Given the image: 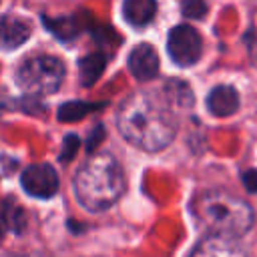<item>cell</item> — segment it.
Returning a JSON list of instances; mask_svg holds the SVG:
<instances>
[{
	"mask_svg": "<svg viewBox=\"0 0 257 257\" xmlns=\"http://www.w3.org/2000/svg\"><path fill=\"white\" fill-rule=\"evenodd\" d=\"M0 223L14 229V231H22L26 219H24V213L18 205H14L12 201H4L0 207Z\"/></svg>",
	"mask_w": 257,
	"mask_h": 257,
	"instance_id": "5bb4252c",
	"label": "cell"
},
{
	"mask_svg": "<svg viewBox=\"0 0 257 257\" xmlns=\"http://www.w3.org/2000/svg\"><path fill=\"white\" fill-rule=\"evenodd\" d=\"M126 181L122 167L110 153H96L76 171L74 193L78 203L96 213L112 207L124 193Z\"/></svg>",
	"mask_w": 257,
	"mask_h": 257,
	"instance_id": "7a4b0ae2",
	"label": "cell"
},
{
	"mask_svg": "<svg viewBox=\"0 0 257 257\" xmlns=\"http://www.w3.org/2000/svg\"><path fill=\"white\" fill-rule=\"evenodd\" d=\"M102 137H104V128H102V124H98L94 131H92V135H90V139H88V151H92L100 141H102Z\"/></svg>",
	"mask_w": 257,
	"mask_h": 257,
	"instance_id": "ac0fdd59",
	"label": "cell"
},
{
	"mask_svg": "<svg viewBox=\"0 0 257 257\" xmlns=\"http://www.w3.org/2000/svg\"><path fill=\"white\" fill-rule=\"evenodd\" d=\"M20 181L24 191L32 197L48 199L58 191V175L54 167H50L48 163H34L26 167Z\"/></svg>",
	"mask_w": 257,
	"mask_h": 257,
	"instance_id": "8992f818",
	"label": "cell"
},
{
	"mask_svg": "<svg viewBox=\"0 0 257 257\" xmlns=\"http://www.w3.org/2000/svg\"><path fill=\"white\" fill-rule=\"evenodd\" d=\"M239 92L229 84L215 86L207 96V108L215 116H231L239 110Z\"/></svg>",
	"mask_w": 257,
	"mask_h": 257,
	"instance_id": "9c48e42d",
	"label": "cell"
},
{
	"mask_svg": "<svg viewBox=\"0 0 257 257\" xmlns=\"http://www.w3.org/2000/svg\"><path fill=\"white\" fill-rule=\"evenodd\" d=\"M128 68L135 78L151 80L159 74V54L151 44H139L128 54Z\"/></svg>",
	"mask_w": 257,
	"mask_h": 257,
	"instance_id": "ba28073f",
	"label": "cell"
},
{
	"mask_svg": "<svg viewBox=\"0 0 257 257\" xmlns=\"http://www.w3.org/2000/svg\"><path fill=\"white\" fill-rule=\"evenodd\" d=\"M0 239H2V223H0Z\"/></svg>",
	"mask_w": 257,
	"mask_h": 257,
	"instance_id": "44dd1931",
	"label": "cell"
},
{
	"mask_svg": "<svg viewBox=\"0 0 257 257\" xmlns=\"http://www.w3.org/2000/svg\"><path fill=\"white\" fill-rule=\"evenodd\" d=\"M189 257H247L245 247L235 237L209 233L203 237Z\"/></svg>",
	"mask_w": 257,
	"mask_h": 257,
	"instance_id": "52a82bcc",
	"label": "cell"
},
{
	"mask_svg": "<svg viewBox=\"0 0 257 257\" xmlns=\"http://www.w3.org/2000/svg\"><path fill=\"white\" fill-rule=\"evenodd\" d=\"M163 98L169 104H177V106H191L193 104V92H191V88L183 80H179V78H171L163 86Z\"/></svg>",
	"mask_w": 257,
	"mask_h": 257,
	"instance_id": "4fadbf2b",
	"label": "cell"
},
{
	"mask_svg": "<svg viewBox=\"0 0 257 257\" xmlns=\"http://www.w3.org/2000/svg\"><path fill=\"white\" fill-rule=\"evenodd\" d=\"M243 183L251 193H257V171H249L243 175Z\"/></svg>",
	"mask_w": 257,
	"mask_h": 257,
	"instance_id": "d6986e66",
	"label": "cell"
},
{
	"mask_svg": "<svg viewBox=\"0 0 257 257\" xmlns=\"http://www.w3.org/2000/svg\"><path fill=\"white\" fill-rule=\"evenodd\" d=\"M116 126L135 147L157 153L171 145L177 135V120L169 102L155 92H133L118 108Z\"/></svg>",
	"mask_w": 257,
	"mask_h": 257,
	"instance_id": "6da1fadb",
	"label": "cell"
},
{
	"mask_svg": "<svg viewBox=\"0 0 257 257\" xmlns=\"http://www.w3.org/2000/svg\"><path fill=\"white\" fill-rule=\"evenodd\" d=\"M96 106L100 104H88V102H80V100H72V102H66L58 108V118L64 120V122H72V120H78L82 116H86L90 110H94Z\"/></svg>",
	"mask_w": 257,
	"mask_h": 257,
	"instance_id": "9a60e30c",
	"label": "cell"
},
{
	"mask_svg": "<svg viewBox=\"0 0 257 257\" xmlns=\"http://www.w3.org/2000/svg\"><path fill=\"white\" fill-rule=\"evenodd\" d=\"M251 58H253V62L257 64V38H255L253 44H251Z\"/></svg>",
	"mask_w": 257,
	"mask_h": 257,
	"instance_id": "ffe728a7",
	"label": "cell"
},
{
	"mask_svg": "<svg viewBox=\"0 0 257 257\" xmlns=\"http://www.w3.org/2000/svg\"><path fill=\"white\" fill-rule=\"evenodd\" d=\"M78 147H80V141H78V137H76V135H68V137L64 139V143H62L60 161H62V163H68V161H72V157L76 155Z\"/></svg>",
	"mask_w": 257,
	"mask_h": 257,
	"instance_id": "e0dca14e",
	"label": "cell"
},
{
	"mask_svg": "<svg viewBox=\"0 0 257 257\" xmlns=\"http://www.w3.org/2000/svg\"><path fill=\"white\" fill-rule=\"evenodd\" d=\"M181 10H183V14L187 18H197L199 20V18H203L207 14V4L197 2V0H187V2L181 4Z\"/></svg>",
	"mask_w": 257,
	"mask_h": 257,
	"instance_id": "2e32d148",
	"label": "cell"
},
{
	"mask_svg": "<svg viewBox=\"0 0 257 257\" xmlns=\"http://www.w3.org/2000/svg\"><path fill=\"white\" fill-rule=\"evenodd\" d=\"M30 36V26L12 16V14H6V16H0V48H6V50H12L20 44H24Z\"/></svg>",
	"mask_w": 257,
	"mask_h": 257,
	"instance_id": "30bf717a",
	"label": "cell"
},
{
	"mask_svg": "<svg viewBox=\"0 0 257 257\" xmlns=\"http://www.w3.org/2000/svg\"><path fill=\"white\" fill-rule=\"evenodd\" d=\"M157 12V2L153 0H126L122 4V14L126 18V22H131L133 26H145L153 20Z\"/></svg>",
	"mask_w": 257,
	"mask_h": 257,
	"instance_id": "7c38bea8",
	"label": "cell"
},
{
	"mask_svg": "<svg viewBox=\"0 0 257 257\" xmlns=\"http://www.w3.org/2000/svg\"><path fill=\"white\" fill-rule=\"evenodd\" d=\"M197 217L211 229V233L239 239L245 235L255 221L253 207L225 191H207L195 201Z\"/></svg>",
	"mask_w": 257,
	"mask_h": 257,
	"instance_id": "3957f363",
	"label": "cell"
},
{
	"mask_svg": "<svg viewBox=\"0 0 257 257\" xmlns=\"http://www.w3.org/2000/svg\"><path fill=\"white\" fill-rule=\"evenodd\" d=\"M104 68H106V54L100 50L90 52L78 60V74L84 86H92L100 78Z\"/></svg>",
	"mask_w": 257,
	"mask_h": 257,
	"instance_id": "8fae6325",
	"label": "cell"
},
{
	"mask_svg": "<svg viewBox=\"0 0 257 257\" xmlns=\"http://www.w3.org/2000/svg\"><path fill=\"white\" fill-rule=\"evenodd\" d=\"M167 50L175 64L179 66H193L203 52V40L199 32L189 24H179L169 32Z\"/></svg>",
	"mask_w": 257,
	"mask_h": 257,
	"instance_id": "5b68a950",
	"label": "cell"
},
{
	"mask_svg": "<svg viewBox=\"0 0 257 257\" xmlns=\"http://www.w3.org/2000/svg\"><path fill=\"white\" fill-rule=\"evenodd\" d=\"M64 64L56 56L40 54L22 62L16 72V84L28 94H50L64 80Z\"/></svg>",
	"mask_w": 257,
	"mask_h": 257,
	"instance_id": "277c9868",
	"label": "cell"
}]
</instances>
